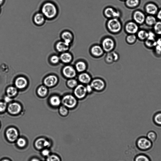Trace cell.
I'll list each match as a JSON object with an SVG mask.
<instances>
[{
    "instance_id": "obj_1",
    "label": "cell",
    "mask_w": 161,
    "mask_h": 161,
    "mask_svg": "<svg viewBox=\"0 0 161 161\" xmlns=\"http://www.w3.org/2000/svg\"><path fill=\"white\" fill-rule=\"evenodd\" d=\"M41 11L45 18L49 19L54 18L58 13L57 9L55 5L50 2L44 4L42 7Z\"/></svg>"
},
{
    "instance_id": "obj_2",
    "label": "cell",
    "mask_w": 161,
    "mask_h": 161,
    "mask_svg": "<svg viewBox=\"0 0 161 161\" xmlns=\"http://www.w3.org/2000/svg\"><path fill=\"white\" fill-rule=\"evenodd\" d=\"M62 103L63 106L68 109H73L78 105V100L73 95L69 94L63 97Z\"/></svg>"
},
{
    "instance_id": "obj_3",
    "label": "cell",
    "mask_w": 161,
    "mask_h": 161,
    "mask_svg": "<svg viewBox=\"0 0 161 161\" xmlns=\"http://www.w3.org/2000/svg\"><path fill=\"white\" fill-rule=\"evenodd\" d=\"M136 145L140 150L146 151L150 150L153 146V144L146 137H141L137 140Z\"/></svg>"
},
{
    "instance_id": "obj_4",
    "label": "cell",
    "mask_w": 161,
    "mask_h": 161,
    "mask_svg": "<svg viewBox=\"0 0 161 161\" xmlns=\"http://www.w3.org/2000/svg\"><path fill=\"white\" fill-rule=\"evenodd\" d=\"M107 27L109 31L113 33H117L121 30V23L118 18L109 19L107 23Z\"/></svg>"
},
{
    "instance_id": "obj_5",
    "label": "cell",
    "mask_w": 161,
    "mask_h": 161,
    "mask_svg": "<svg viewBox=\"0 0 161 161\" xmlns=\"http://www.w3.org/2000/svg\"><path fill=\"white\" fill-rule=\"evenodd\" d=\"M73 95L78 100H82L85 99L88 95L85 85L79 84L73 89Z\"/></svg>"
},
{
    "instance_id": "obj_6",
    "label": "cell",
    "mask_w": 161,
    "mask_h": 161,
    "mask_svg": "<svg viewBox=\"0 0 161 161\" xmlns=\"http://www.w3.org/2000/svg\"><path fill=\"white\" fill-rule=\"evenodd\" d=\"M101 46L105 52L109 53L112 51L115 47L114 40L110 37H106L103 39Z\"/></svg>"
},
{
    "instance_id": "obj_7",
    "label": "cell",
    "mask_w": 161,
    "mask_h": 161,
    "mask_svg": "<svg viewBox=\"0 0 161 161\" xmlns=\"http://www.w3.org/2000/svg\"><path fill=\"white\" fill-rule=\"evenodd\" d=\"M94 90L101 92L106 87V83L104 80L100 78H95L92 80L90 83Z\"/></svg>"
},
{
    "instance_id": "obj_8",
    "label": "cell",
    "mask_w": 161,
    "mask_h": 161,
    "mask_svg": "<svg viewBox=\"0 0 161 161\" xmlns=\"http://www.w3.org/2000/svg\"><path fill=\"white\" fill-rule=\"evenodd\" d=\"M62 73L65 77L69 79L75 78L77 75L78 72L74 67L67 65L63 68Z\"/></svg>"
},
{
    "instance_id": "obj_9",
    "label": "cell",
    "mask_w": 161,
    "mask_h": 161,
    "mask_svg": "<svg viewBox=\"0 0 161 161\" xmlns=\"http://www.w3.org/2000/svg\"><path fill=\"white\" fill-rule=\"evenodd\" d=\"M104 14L107 18L109 19L118 18L121 14L120 11L111 7H107L104 11Z\"/></svg>"
},
{
    "instance_id": "obj_10",
    "label": "cell",
    "mask_w": 161,
    "mask_h": 161,
    "mask_svg": "<svg viewBox=\"0 0 161 161\" xmlns=\"http://www.w3.org/2000/svg\"><path fill=\"white\" fill-rule=\"evenodd\" d=\"M77 80L80 83L86 85L90 84L92 79L90 75L85 72L80 73Z\"/></svg>"
},
{
    "instance_id": "obj_11",
    "label": "cell",
    "mask_w": 161,
    "mask_h": 161,
    "mask_svg": "<svg viewBox=\"0 0 161 161\" xmlns=\"http://www.w3.org/2000/svg\"><path fill=\"white\" fill-rule=\"evenodd\" d=\"M8 140L11 142H14L18 139V131L14 128L9 129L6 133Z\"/></svg>"
},
{
    "instance_id": "obj_12",
    "label": "cell",
    "mask_w": 161,
    "mask_h": 161,
    "mask_svg": "<svg viewBox=\"0 0 161 161\" xmlns=\"http://www.w3.org/2000/svg\"><path fill=\"white\" fill-rule=\"evenodd\" d=\"M103 50L101 45H95L93 46L90 49V52L92 55L97 58L102 56L104 54Z\"/></svg>"
},
{
    "instance_id": "obj_13",
    "label": "cell",
    "mask_w": 161,
    "mask_h": 161,
    "mask_svg": "<svg viewBox=\"0 0 161 161\" xmlns=\"http://www.w3.org/2000/svg\"><path fill=\"white\" fill-rule=\"evenodd\" d=\"M50 145V142L43 138H40L35 143V146L38 149H42L44 148L49 147Z\"/></svg>"
},
{
    "instance_id": "obj_14",
    "label": "cell",
    "mask_w": 161,
    "mask_h": 161,
    "mask_svg": "<svg viewBox=\"0 0 161 161\" xmlns=\"http://www.w3.org/2000/svg\"><path fill=\"white\" fill-rule=\"evenodd\" d=\"M70 45L64 41H60L57 43L55 47L58 52L62 53L67 52L70 49Z\"/></svg>"
},
{
    "instance_id": "obj_15",
    "label": "cell",
    "mask_w": 161,
    "mask_h": 161,
    "mask_svg": "<svg viewBox=\"0 0 161 161\" xmlns=\"http://www.w3.org/2000/svg\"><path fill=\"white\" fill-rule=\"evenodd\" d=\"M138 26L133 22H130L125 26V30L126 32L130 34H134L138 30Z\"/></svg>"
},
{
    "instance_id": "obj_16",
    "label": "cell",
    "mask_w": 161,
    "mask_h": 161,
    "mask_svg": "<svg viewBox=\"0 0 161 161\" xmlns=\"http://www.w3.org/2000/svg\"><path fill=\"white\" fill-rule=\"evenodd\" d=\"M74 67L77 72L80 73L86 72L87 69V65L85 61H79L76 62Z\"/></svg>"
},
{
    "instance_id": "obj_17",
    "label": "cell",
    "mask_w": 161,
    "mask_h": 161,
    "mask_svg": "<svg viewBox=\"0 0 161 161\" xmlns=\"http://www.w3.org/2000/svg\"><path fill=\"white\" fill-rule=\"evenodd\" d=\"M21 106L18 103H11L8 108V112L11 114H18L21 110Z\"/></svg>"
},
{
    "instance_id": "obj_18",
    "label": "cell",
    "mask_w": 161,
    "mask_h": 161,
    "mask_svg": "<svg viewBox=\"0 0 161 161\" xmlns=\"http://www.w3.org/2000/svg\"><path fill=\"white\" fill-rule=\"evenodd\" d=\"M61 38L63 41L70 45L72 42L73 40V34L69 31L63 32L61 34Z\"/></svg>"
},
{
    "instance_id": "obj_19",
    "label": "cell",
    "mask_w": 161,
    "mask_h": 161,
    "mask_svg": "<svg viewBox=\"0 0 161 161\" xmlns=\"http://www.w3.org/2000/svg\"><path fill=\"white\" fill-rule=\"evenodd\" d=\"M60 58V60L62 62L65 64H68L72 61L73 56L70 53L66 52L61 54Z\"/></svg>"
},
{
    "instance_id": "obj_20",
    "label": "cell",
    "mask_w": 161,
    "mask_h": 161,
    "mask_svg": "<svg viewBox=\"0 0 161 161\" xmlns=\"http://www.w3.org/2000/svg\"><path fill=\"white\" fill-rule=\"evenodd\" d=\"M58 81L57 77L54 75H50L46 78L44 80V83L48 87H51L55 85Z\"/></svg>"
},
{
    "instance_id": "obj_21",
    "label": "cell",
    "mask_w": 161,
    "mask_h": 161,
    "mask_svg": "<svg viewBox=\"0 0 161 161\" xmlns=\"http://www.w3.org/2000/svg\"><path fill=\"white\" fill-rule=\"evenodd\" d=\"M134 18L135 21L138 24H142L145 20V15L141 11H137L135 13Z\"/></svg>"
},
{
    "instance_id": "obj_22",
    "label": "cell",
    "mask_w": 161,
    "mask_h": 161,
    "mask_svg": "<svg viewBox=\"0 0 161 161\" xmlns=\"http://www.w3.org/2000/svg\"><path fill=\"white\" fill-rule=\"evenodd\" d=\"M33 21L36 25H41L44 22L45 17L42 13H37L34 16Z\"/></svg>"
},
{
    "instance_id": "obj_23",
    "label": "cell",
    "mask_w": 161,
    "mask_h": 161,
    "mask_svg": "<svg viewBox=\"0 0 161 161\" xmlns=\"http://www.w3.org/2000/svg\"><path fill=\"white\" fill-rule=\"evenodd\" d=\"M27 84V80L24 77H20L16 80L15 85L16 87L20 89L25 88Z\"/></svg>"
},
{
    "instance_id": "obj_24",
    "label": "cell",
    "mask_w": 161,
    "mask_h": 161,
    "mask_svg": "<svg viewBox=\"0 0 161 161\" xmlns=\"http://www.w3.org/2000/svg\"><path fill=\"white\" fill-rule=\"evenodd\" d=\"M146 10L148 13L151 15H154L157 12L158 8L156 4L150 3L146 5Z\"/></svg>"
},
{
    "instance_id": "obj_25",
    "label": "cell",
    "mask_w": 161,
    "mask_h": 161,
    "mask_svg": "<svg viewBox=\"0 0 161 161\" xmlns=\"http://www.w3.org/2000/svg\"><path fill=\"white\" fill-rule=\"evenodd\" d=\"M153 121L156 125L161 127V112L155 113L153 117Z\"/></svg>"
},
{
    "instance_id": "obj_26",
    "label": "cell",
    "mask_w": 161,
    "mask_h": 161,
    "mask_svg": "<svg viewBox=\"0 0 161 161\" xmlns=\"http://www.w3.org/2000/svg\"><path fill=\"white\" fill-rule=\"evenodd\" d=\"M68 87L74 89L79 84L77 79L75 78L68 79L66 83Z\"/></svg>"
},
{
    "instance_id": "obj_27",
    "label": "cell",
    "mask_w": 161,
    "mask_h": 161,
    "mask_svg": "<svg viewBox=\"0 0 161 161\" xmlns=\"http://www.w3.org/2000/svg\"><path fill=\"white\" fill-rule=\"evenodd\" d=\"M134 161H151L150 158L147 155L141 154L137 155L135 157Z\"/></svg>"
},
{
    "instance_id": "obj_28",
    "label": "cell",
    "mask_w": 161,
    "mask_h": 161,
    "mask_svg": "<svg viewBox=\"0 0 161 161\" xmlns=\"http://www.w3.org/2000/svg\"><path fill=\"white\" fill-rule=\"evenodd\" d=\"M50 101L51 104L54 106H59L61 102V100L60 97L56 96L51 97Z\"/></svg>"
},
{
    "instance_id": "obj_29",
    "label": "cell",
    "mask_w": 161,
    "mask_h": 161,
    "mask_svg": "<svg viewBox=\"0 0 161 161\" xmlns=\"http://www.w3.org/2000/svg\"><path fill=\"white\" fill-rule=\"evenodd\" d=\"M146 137L153 143L156 140L157 136L156 132L151 131H149L147 134Z\"/></svg>"
},
{
    "instance_id": "obj_30",
    "label": "cell",
    "mask_w": 161,
    "mask_h": 161,
    "mask_svg": "<svg viewBox=\"0 0 161 161\" xmlns=\"http://www.w3.org/2000/svg\"><path fill=\"white\" fill-rule=\"evenodd\" d=\"M140 2V0H126V4L129 7H134L139 5Z\"/></svg>"
},
{
    "instance_id": "obj_31",
    "label": "cell",
    "mask_w": 161,
    "mask_h": 161,
    "mask_svg": "<svg viewBox=\"0 0 161 161\" xmlns=\"http://www.w3.org/2000/svg\"><path fill=\"white\" fill-rule=\"evenodd\" d=\"M145 20L147 24L150 26L154 25L157 22L156 18L151 16H148L145 18Z\"/></svg>"
},
{
    "instance_id": "obj_32",
    "label": "cell",
    "mask_w": 161,
    "mask_h": 161,
    "mask_svg": "<svg viewBox=\"0 0 161 161\" xmlns=\"http://www.w3.org/2000/svg\"><path fill=\"white\" fill-rule=\"evenodd\" d=\"M17 93V90L16 88L13 87L8 88L7 90V93L8 96L12 97L15 96Z\"/></svg>"
},
{
    "instance_id": "obj_33",
    "label": "cell",
    "mask_w": 161,
    "mask_h": 161,
    "mask_svg": "<svg viewBox=\"0 0 161 161\" xmlns=\"http://www.w3.org/2000/svg\"><path fill=\"white\" fill-rule=\"evenodd\" d=\"M47 89L44 86H41L40 87L38 90V94L41 97H44L47 94Z\"/></svg>"
},
{
    "instance_id": "obj_34",
    "label": "cell",
    "mask_w": 161,
    "mask_h": 161,
    "mask_svg": "<svg viewBox=\"0 0 161 161\" xmlns=\"http://www.w3.org/2000/svg\"><path fill=\"white\" fill-rule=\"evenodd\" d=\"M59 112L62 116H67L69 113V109L64 106L62 105L59 108Z\"/></svg>"
},
{
    "instance_id": "obj_35",
    "label": "cell",
    "mask_w": 161,
    "mask_h": 161,
    "mask_svg": "<svg viewBox=\"0 0 161 161\" xmlns=\"http://www.w3.org/2000/svg\"><path fill=\"white\" fill-rule=\"evenodd\" d=\"M17 145L20 148H24L25 147L26 145L27 142L26 140L23 138L20 137L17 140L16 142Z\"/></svg>"
},
{
    "instance_id": "obj_36",
    "label": "cell",
    "mask_w": 161,
    "mask_h": 161,
    "mask_svg": "<svg viewBox=\"0 0 161 161\" xmlns=\"http://www.w3.org/2000/svg\"><path fill=\"white\" fill-rule=\"evenodd\" d=\"M148 35V33L144 30H141L138 33V36L139 38L142 40L147 39Z\"/></svg>"
},
{
    "instance_id": "obj_37",
    "label": "cell",
    "mask_w": 161,
    "mask_h": 161,
    "mask_svg": "<svg viewBox=\"0 0 161 161\" xmlns=\"http://www.w3.org/2000/svg\"><path fill=\"white\" fill-rule=\"evenodd\" d=\"M105 61L108 64H111L114 62L112 52L108 53L106 57Z\"/></svg>"
},
{
    "instance_id": "obj_38",
    "label": "cell",
    "mask_w": 161,
    "mask_h": 161,
    "mask_svg": "<svg viewBox=\"0 0 161 161\" xmlns=\"http://www.w3.org/2000/svg\"><path fill=\"white\" fill-rule=\"evenodd\" d=\"M154 30L159 35H161V22H157L154 25Z\"/></svg>"
},
{
    "instance_id": "obj_39",
    "label": "cell",
    "mask_w": 161,
    "mask_h": 161,
    "mask_svg": "<svg viewBox=\"0 0 161 161\" xmlns=\"http://www.w3.org/2000/svg\"><path fill=\"white\" fill-rule=\"evenodd\" d=\"M136 39V36L133 34H131L126 37V41L130 44L134 43Z\"/></svg>"
},
{
    "instance_id": "obj_40",
    "label": "cell",
    "mask_w": 161,
    "mask_h": 161,
    "mask_svg": "<svg viewBox=\"0 0 161 161\" xmlns=\"http://www.w3.org/2000/svg\"><path fill=\"white\" fill-rule=\"evenodd\" d=\"M146 44L148 47H152L156 46L157 45V41L156 40H151L147 39L146 41Z\"/></svg>"
},
{
    "instance_id": "obj_41",
    "label": "cell",
    "mask_w": 161,
    "mask_h": 161,
    "mask_svg": "<svg viewBox=\"0 0 161 161\" xmlns=\"http://www.w3.org/2000/svg\"><path fill=\"white\" fill-rule=\"evenodd\" d=\"M60 60V57L57 55H53L50 58V61L54 64L58 63Z\"/></svg>"
},
{
    "instance_id": "obj_42",
    "label": "cell",
    "mask_w": 161,
    "mask_h": 161,
    "mask_svg": "<svg viewBox=\"0 0 161 161\" xmlns=\"http://www.w3.org/2000/svg\"><path fill=\"white\" fill-rule=\"evenodd\" d=\"M47 161H61V160L58 156L55 155H52L48 157Z\"/></svg>"
},
{
    "instance_id": "obj_43",
    "label": "cell",
    "mask_w": 161,
    "mask_h": 161,
    "mask_svg": "<svg viewBox=\"0 0 161 161\" xmlns=\"http://www.w3.org/2000/svg\"><path fill=\"white\" fill-rule=\"evenodd\" d=\"M85 86L86 91H87L88 94H91L93 92L94 90L90 84L86 85Z\"/></svg>"
},
{
    "instance_id": "obj_44",
    "label": "cell",
    "mask_w": 161,
    "mask_h": 161,
    "mask_svg": "<svg viewBox=\"0 0 161 161\" xmlns=\"http://www.w3.org/2000/svg\"><path fill=\"white\" fill-rule=\"evenodd\" d=\"M6 108V103L3 102H0V112H4Z\"/></svg>"
},
{
    "instance_id": "obj_45",
    "label": "cell",
    "mask_w": 161,
    "mask_h": 161,
    "mask_svg": "<svg viewBox=\"0 0 161 161\" xmlns=\"http://www.w3.org/2000/svg\"><path fill=\"white\" fill-rule=\"evenodd\" d=\"M112 53L113 57L114 62L117 61L119 60V56L117 53L116 52L112 51Z\"/></svg>"
},
{
    "instance_id": "obj_46",
    "label": "cell",
    "mask_w": 161,
    "mask_h": 161,
    "mask_svg": "<svg viewBox=\"0 0 161 161\" xmlns=\"http://www.w3.org/2000/svg\"><path fill=\"white\" fill-rule=\"evenodd\" d=\"M42 154L44 157H48L49 156L50 151L48 149H45L42 151Z\"/></svg>"
},
{
    "instance_id": "obj_47",
    "label": "cell",
    "mask_w": 161,
    "mask_h": 161,
    "mask_svg": "<svg viewBox=\"0 0 161 161\" xmlns=\"http://www.w3.org/2000/svg\"><path fill=\"white\" fill-rule=\"evenodd\" d=\"M155 34L151 32L148 33V37L147 39L151 40H155Z\"/></svg>"
},
{
    "instance_id": "obj_48",
    "label": "cell",
    "mask_w": 161,
    "mask_h": 161,
    "mask_svg": "<svg viewBox=\"0 0 161 161\" xmlns=\"http://www.w3.org/2000/svg\"><path fill=\"white\" fill-rule=\"evenodd\" d=\"M156 52L158 54L161 53V47L158 45H156Z\"/></svg>"
},
{
    "instance_id": "obj_49",
    "label": "cell",
    "mask_w": 161,
    "mask_h": 161,
    "mask_svg": "<svg viewBox=\"0 0 161 161\" xmlns=\"http://www.w3.org/2000/svg\"><path fill=\"white\" fill-rule=\"evenodd\" d=\"M10 97L9 96H5L4 97V100L5 102L9 103L12 100Z\"/></svg>"
},
{
    "instance_id": "obj_50",
    "label": "cell",
    "mask_w": 161,
    "mask_h": 161,
    "mask_svg": "<svg viewBox=\"0 0 161 161\" xmlns=\"http://www.w3.org/2000/svg\"><path fill=\"white\" fill-rule=\"evenodd\" d=\"M157 18L158 19L161 20V10L159 11L158 13Z\"/></svg>"
},
{
    "instance_id": "obj_51",
    "label": "cell",
    "mask_w": 161,
    "mask_h": 161,
    "mask_svg": "<svg viewBox=\"0 0 161 161\" xmlns=\"http://www.w3.org/2000/svg\"><path fill=\"white\" fill-rule=\"evenodd\" d=\"M31 161H40V160L37 158H34L32 159Z\"/></svg>"
},
{
    "instance_id": "obj_52",
    "label": "cell",
    "mask_w": 161,
    "mask_h": 161,
    "mask_svg": "<svg viewBox=\"0 0 161 161\" xmlns=\"http://www.w3.org/2000/svg\"><path fill=\"white\" fill-rule=\"evenodd\" d=\"M4 2V0H0V5L2 4Z\"/></svg>"
},
{
    "instance_id": "obj_53",
    "label": "cell",
    "mask_w": 161,
    "mask_h": 161,
    "mask_svg": "<svg viewBox=\"0 0 161 161\" xmlns=\"http://www.w3.org/2000/svg\"><path fill=\"white\" fill-rule=\"evenodd\" d=\"M1 161H10L8 159H5Z\"/></svg>"
},
{
    "instance_id": "obj_54",
    "label": "cell",
    "mask_w": 161,
    "mask_h": 161,
    "mask_svg": "<svg viewBox=\"0 0 161 161\" xmlns=\"http://www.w3.org/2000/svg\"><path fill=\"white\" fill-rule=\"evenodd\" d=\"M160 42H161V38H160Z\"/></svg>"
},
{
    "instance_id": "obj_55",
    "label": "cell",
    "mask_w": 161,
    "mask_h": 161,
    "mask_svg": "<svg viewBox=\"0 0 161 161\" xmlns=\"http://www.w3.org/2000/svg\"><path fill=\"white\" fill-rule=\"evenodd\" d=\"M1 8H0V12H1Z\"/></svg>"
},
{
    "instance_id": "obj_56",
    "label": "cell",
    "mask_w": 161,
    "mask_h": 161,
    "mask_svg": "<svg viewBox=\"0 0 161 161\" xmlns=\"http://www.w3.org/2000/svg\"><path fill=\"white\" fill-rule=\"evenodd\" d=\"M123 1H125V0H123Z\"/></svg>"
}]
</instances>
